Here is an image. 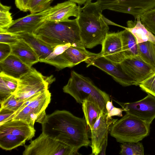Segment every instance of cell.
<instances>
[{
  "label": "cell",
  "instance_id": "obj_1",
  "mask_svg": "<svg viewBox=\"0 0 155 155\" xmlns=\"http://www.w3.org/2000/svg\"><path fill=\"white\" fill-rule=\"evenodd\" d=\"M41 124L42 133L75 151L91 143L84 118L76 116L68 111L57 110L47 115Z\"/></svg>",
  "mask_w": 155,
  "mask_h": 155
},
{
  "label": "cell",
  "instance_id": "obj_2",
  "mask_svg": "<svg viewBox=\"0 0 155 155\" xmlns=\"http://www.w3.org/2000/svg\"><path fill=\"white\" fill-rule=\"evenodd\" d=\"M97 2L88 0L80 8L77 18L82 44L86 48L102 45L109 30Z\"/></svg>",
  "mask_w": 155,
  "mask_h": 155
},
{
  "label": "cell",
  "instance_id": "obj_3",
  "mask_svg": "<svg viewBox=\"0 0 155 155\" xmlns=\"http://www.w3.org/2000/svg\"><path fill=\"white\" fill-rule=\"evenodd\" d=\"M32 34L53 48L68 43L84 46L77 18L60 22L46 21Z\"/></svg>",
  "mask_w": 155,
  "mask_h": 155
},
{
  "label": "cell",
  "instance_id": "obj_4",
  "mask_svg": "<svg viewBox=\"0 0 155 155\" xmlns=\"http://www.w3.org/2000/svg\"><path fill=\"white\" fill-rule=\"evenodd\" d=\"M63 90L73 97L77 103L82 104L86 100L92 101L102 112L107 114L106 105L107 101H110V97L97 87L89 78L72 71Z\"/></svg>",
  "mask_w": 155,
  "mask_h": 155
},
{
  "label": "cell",
  "instance_id": "obj_5",
  "mask_svg": "<svg viewBox=\"0 0 155 155\" xmlns=\"http://www.w3.org/2000/svg\"><path fill=\"white\" fill-rule=\"evenodd\" d=\"M150 126L137 117L126 113L112 125L109 133L117 142L137 143L149 135Z\"/></svg>",
  "mask_w": 155,
  "mask_h": 155
},
{
  "label": "cell",
  "instance_id": "obj_6",
  "mask_svg": "<svg viewBox=\"0 0 155 155\" xmlns=\"http://www.w3.org/2000/svg\"><path fill=\"white\" fill-rule=\"evenodd\" d=\"M55 80L53 76H44L32 68L28 72L18 79L17 88L13 94L18 101L24 102L36 94L48 90L49 86Z\"/></svg>",
  "mask_w": 155,
  "mask_h": 155
},
{
  "label": "cell",
  "instance_id": "obj_7",
  "mask_svg": "<svg viewBox=\"0 0 155 155\" xmlns=\"http://www.w3.org/2000/svg\"><path fill=\"white\" fill-rule=\"evenodd\" d=\"M24 145L23 155H76L80 154L67 144L42 133L36 139Z\"/></svg>",
  "mask_w": 155,
  "mask_h": 155
},
{
  "label": "cell",
  "instance_id": "obj_8",
  "mask_svg": "<svg viewBox=\"0 0 155 155\" xmlns=\"http://www.w3.org/2000/svg\"><path fill=\"white\" fill-rule=\"evenodd\" d=\"M101 10L129 14L135 18L155 8V0H97Z\"/></svg>",
  "mask_w": 155,
  "mask_h": 155
},
{
  "label": "cell",
  "instance_id": "obj_9",
  "mask_svg": "<svg viewBox=\"0 0 155 155\" xmlns=\"http://www.w3.org/2000/svg\"><path fill=\"white\" fill-rule=\"evenodd\" d=\"M123 71L139 85L155 73V68L144 61L139 56L125 58L120 63Z\"/></svg>",
  "mask_w": 155,
  "mask_h": 155
},
{
  "label": "cell",
  "instance_id": "obj_10",
  "mask_svg": "<svg viewBox=\"0 0 155 155\" xmlns=\"http://www.w3.org/2000/svg\"><path fill=\"white\" fill-rule=\"evenodd\" d=\"M52 9V6H51L41 12L30 14L14 20L9 26L2 29L8 32L13 34L32 33L47 21Z\"/></svg>",
  "mask_w": 155,
  "mask_h": 155
},
{
  "label": "cell",
  "instance_id": "obj_11",
  "mask_svg": "<svg viewBox=\"0 0 155 155\" xmlns=\"http://www.w3.org/2000/svg\"><path fill=\"white\" fill-rule=\"evenodd\" d=\"M125 110L150 125L155 118V97L151 94L143 98L133 102L124 103L114 100Z\"/></svg>",
  "mask_w": 155,
  "mask_h": 155
},
{
  "label": "cell",
  "instance_id": "obj_12",
  "mask_svg": "<svg viewBox=\"0 0 155 155\" xmlns=\"http://www.w3.org/2000/svg\"><path fill=\"white\" fill-rule=\"evenodd\" d=\"M87 66H95L110 75L117 82L123 86L134 85L133 81L123 71L120 64H115L99 55L85 61Z\"/></svg>",
  "mask_w": 155,
  "mask_h": 155
},
{
  "label": "cell",
  "instance_id": "obj_13",
  "mask_svg": "<svg viewBox=\"0 0 155 155\" xmlns=\"http://www.w3.org/2000/svg\"><path fill=\"white\" fill-rule=\"evenodd\" d=\"M107 114L102 112L94 124L91 132V155H98L102 144L108 134L112 125L118 120L112 117L107 118Z\"/></svg>",
  "mask_w": 155,
  "mask_h": 155
},
{
  "label": "cell",
  "instance_id": "obj_14",
  "mask_svg": "<svg viewBox=\"0 0 155 155\" xmlns=\"http://www.w3.org/2000/svg\"><path fill=\"white\" fill-rule=\"evenodd\" d=\"M101 45L100 56L117 64L125 59L122 50L121 31L108 33Z\"/></svg>",
  "mask_w": 155,
  "mask_h": 155
},
{
  "label": "cell",
  "instance_id": "obj_15",
  "mask_svg": "<svg viewBox=\"0 0 155 155\" xmlns=\"http://www.w3.org/2000/svg\"><path fill=\"white\" fill-rule=\"evenodd\" d=\"M86 50L84 46L72 45L61 54L64 68L72 67L90 58L99 55Z\"/></svg>",
  "mask_w": 155,
  "mask_h": 155
},
{
  "label": "cell",
  "instance_id": "obj_16",
  "mask_svg": "<svg viewBox=\"0 0 155 155\" xmlns=\"http://www.w3.org/2000/svg\"><path fill=\"white\" fill-rule=\"evenodd\" d=\"M80 5L69 0L57 4L52 6V10L48 17L47 21L60 22L67 21L72 16H78Z\"/></svg>",
  "mask_w": 155,
  "mask_h": 155
},
{
  "label": "cell",
  "instance_id": "obj_17",
  "mask_svg": "<svg viewBox=\"0 0 155 155\" xmlns=\"http://www.w3.org/2000/svg\"><path fill=\"white\" fill-rule=\"evenodd\" d=\"M32 68L11 54L0 61V72L18 79L28 72Z\"/></svg>",
  "mask_w": 155,
  "mask_h": 155
},
{
  "label": "cell",
  "instance_id": "obj_18",
  "mask_svg": "<svg viewBox=\"0 0 155 155\" xmlns=\"http://www.w3.org/2000/svg\"><path fill=\"white\" fill-rule=\"evenodd\" d=\"M35 130L25 121L21 120H11L0 125V134H11L25 137L27 140L34 136Z\"/></svg>",
  "mask_w": 155,
  "mask_h": 155
},
{
  "label": "cell",
  "instance_id": "obj_19",
  "mask_svg": "<svg viewBox=\"0 0 155 155\" xmlns=\"http://www.w3.org/2000/svg\"><path fill=\"white\" fill-rule=\"evenodd\" d=\"M10 45L11 54L17 56L28 66L31 67L33 64L39 62L38 58L33 48L22 39L20 38L17 42Z\"/></svg>",
  "mask_w": 155,
  "mask_h": 155
},
{
  "label": "cell",
  "instance_id": "obj_20",
  "mask_svg": "<svg viewBox=\"0 0 155 155\" xmlns=\"http://www.w3.org/2000/svg\"><path fill=\"white\" fill-rule=\"evenodd\" d=\"M18 34L20 38L25 41L33 48L41 62H43L54 50V48L37 38L32 33Z\"/></svg>",
  "mask_w": 155,
  "mask_h": 155
},
{
  "label": "cell",
  "instance_id": "obj_21",
  "mask_svg": "<svg viewBox=\"0 0 155 155\" xmlns=\"http://www.w3.org/2000/svg\"><path fill=\"white\" fill-rule=\"evenodd\" d=\"M134 21H128L127 27H121L130 32L135 38L137 43L150 41L155 43V36L141 23L140 16H136Z\"/></svg>",
  "mask_w": 155,
  "mask_h": 155
},
{
  "label": "cell",
  "instance_id": "obj_22",
  "mask_svg": "<svg viewBox=\"0 0 155 155\" xmlns=\"http://www.w3.org/2000/svg\"><path fill=\"white\" fill-rule=\"evenodd\" d=\"M51 97V93L48 90L27 99L22 105L30 107L35 114L41 116L46 113L45 110L50 102Z\"/></svg>",
  "mask_w": 155,
  "mask_h": 155
},
{
  "label": "cell",
  "instance_id": "obj_23",
  "mask_svg": "<svg viewBox=\"0 0 155 155\" xmlns=\"http://www.w3.org/2000/svg\"><path fill=\"white\" fill-rule=\"evenodd\" d=\"M121 32L122 50L125 58L139 56L138 44L134 36L126 29Z\"/></svg>",
  "mask_w": 155,
  "mask_h": 155
},
{
  "label": "cell",
  "instance_id": "obj_24",
  "mask_svg": "<svg viewBox=\"0 0 155 155\" xmlns=\"http://www.w3.org/2000/svg\"><path fill=\"white\" fill-rule=\"evenodd\" d=\"M46 114L38 116L35 114L32 109L27 105H22L15 112L13 120H21L25 121L31 126L34 127L35 122L42 124L45 118Z\"/></svg>",
  "mask_w": 155,
  "mask_h": 155
},
{
  "label": "cell",
  "instance_id": "obj_25",
  "mask_svg": "<svg viewBox=\"0 0 155 155\" xmlns=\"http://www.w3.org/2000/svg\"><path fill=\"white\" fill-rule=\"evenodd\" d=\"M82 104L84 119L90 130L93 128L102 111L99 107L92 101L86 100Z\"/></svg>",
  "mask_w": 155,
  "mask_h": 155
},
{
  "label": "cell",
  "instance_id": "obj_26",
  "mask_svg": "<svg viewBox=\"0 0 155 155\" xmlns=\"http://www.w3.org/2000/svg\"><path fill=\"white\" fill-rule=\"evenodd\" d=\"M27 139L24 137L11 134H0V147L6 150H10L25 144Z\"/></svg>",
  "mask_w": 155,
  "mask_h": 155
},
{
  "label": "cell",
  "instance_id": "obj_27",
  "mask_svg": "<svg viewBox=\"0 0 155 155\" xmlns=\"http://www.w3.org/2000/svg\"><path fill=\"white\" fill-rule=\"evenodd\" d=\"M139 56L155 68V43L147 41L138 44Z\"/></svg>",
  "mask_w": 155,
  "mask_h": 155
},
{
  "label": "cell",
  "instance_id": "obj_28",
  "mask_svg": "<svg viewBox=\"0 0 155 155\" xmlns=\"http://www.w3.org/2000/svg\"><path fill=\"white\" fill-rule=\"evenodd\" d=\"M119 154L121 155H143L144 149L142 143H124L120 145Z\"/></svg>",
  "mask_w": 155,
  "mask_h": 155
},
{
  "label": "cell",
  "instance_id": "obj_29",
  "mask_svg": "<svg viewBox=\"0 0 155 155\" xmlns=\"http://www.w3.org/2000/svg\"><path fill=\"white\" fill-rule=\"evenodd\" d=\"M54 0H29L27 8L31 14L39 12L51 7Z\"/></svg>",
  "mask_w": 155,
  "mask_h": 155
},
{
  "label": "cell",
  "instance_id": "obj_30",
  "mask_svg": "<svg viewBox=\"0 0 155 155\" xmlns=\"http://www.w3.org/2000/svg\"><path fill=\"white\" fill-rule=\"evenodd\" d=\"M140 18L141 23L155 36V8L144 13Z\"/></svg>",
  "mask_w": 155,
  "mask_h": 155
},
{
  "label": "cell",
  "instance_id": "obj_31",
  "mask_svg": "<svg viewBox=\"0 0 155 155\" xmlns=\"http://www.w3.org/2000/svg\"><path fill=\"white\" fill-rule=\"evenodd\" d=\"M24 102L17 100L14 94L0 100V108L16 112L23 104Z\"/></svg>",
  "mask_w": 155,
  "mask_h": 155
},
{
  "label": "cell",
  "instance_id": "obj_32",
  "mask_svg": "<svg viewBox=\"0 0 155 155\" xmlns=\"http://www.w3.org/2000/svg\"><path fill=\"white\" fill-rule=\"evenodd\" d=\"M11 6L0 3V28H5L10 25L14 21L10 12Z\"/></svg>",
  "mask_w": 155,
  "mask_h": 155
},
{
  "label": "cell",
  "instance_id": "obj_33",
  "mask_svg": "<svg viewBox=\"0 0 155 155\" xmlns=\"http://www.w3.org/2000/svg\"><path fill=\"white\" fill-rule=\"evenodd\" d=\"M72 45L71 44L68 43L56 46L54 48L52 52L45 59L43 62L52 65L56 58L63 53Z\"/></svg>",
  "mask_w": 155,
  "mask_h": 155
},
{
  "label": "cell",
  "instance_id": "obj_34",
  "mask_svg": "<svg viewBox=\"0 0 155 155\" xmlns=\"http://www.w3.org/2000/svg\"><path fill=\"white\" fill-rule=\"evenodd\" d=\"M141 89L155 97V73L139 85Z\"/></svg>",
  "mask_w": 155,
  "mask_h": 155
},
{
  "label": "cell",
  "instance_id": "obj_35",
  "mask_svg": "<svg viewBox=\"0 0 155 155\" xmlns=\"http://www.w3.org/2000/svg\"><path fill=\"white\" fill-rule=\"evenodd\" d=\"M19 39L18 34L8 32L0 28V43L11 45L17 42Z\"/></svg>",
  "mask_w": 155,
  "mask_h": 155
},
{
  "label": "cell",
  "instance_id": "obj_36",
  "mask_svg": "<svg viewBox=\"0 0 155 155\" xmlns=\"http://www.w3.org/2000/svg\"><path fill=\"white\" fill-rule=\"evenodd\" d=\"M106 107L107 110V118L112 117L114 116L122 117V112L123 111H125V110L122 108H119L114 107L113 105L112 100L107 101Z\"/></svg>",
  "mask_w": 155,
  "mask_h": 155
},
{
  "label": "cell",
  "instance_id": "obj_37",
  "mask_svg": "<svg viewBox=\"0 0 155 155\" xmlns=\"http://www.w3.org/2000/svg\"><path fill=\"white\" fill-rule=\"evenodd\" d=\"M0 77L3 79L12 93L13 94L17 88L18 79L6 75L2 72H0Z\"/></svg>",
  "mask_w": 155,
  "mask_h": 155
},
{
  "label": "cell",
  "instance_id": "obj_38",
  "mask_svg": "<svg viewBox=\"0 0 155 155\" xmlns=\"http://www.w3.org/2000/svg\"><path fill=\"white\" fill-rule=\"evenodd\" d=\"M15 112L8 110L0 109V125L12 120Z\"/></svg>",
  "mask_w": 155,
  "mask_h": 155
},
{
  "label": "cell",
  "instance_id": "obj_39",
  "mask_svg": "<svg viewBox=\"0 0 155 155\" xmlns=\"http://www.w3.org/2000/svg\"><path fill=\"white\" fill-rule=\"evenodd\" d=\"M11 48L10 45L0 43V61L8 56L11 54Z\"/></svg>",
  "mask_w": 155,
  "mask_h": 155
},
{
  "label": "cell",
  "instance_id": "obj_40",
  "mask_svg": "<svg viewBox=\"0 0 155 155\" xmlns=\"http://www.w3.org/2000/svg\"><path fill=\"white\" fill-rule=\"evenodd\" d=\"M12 94L4 80L0 77V100L7 97Z\"/></svg>",
  "mask_w": 155,
  "mask_h": 155
},
{
  "label": "cell",
  "instance_id": "obj_41",
  "mask_svg": "<svg viewBox=\"0 0 155 155\" xmlns=\"http://www.w3.org/2000/svg\"><path fill=\"white\" fill-rule=\"evenodd\" d=\"M29 0H15L16 7L20 11L24 12L28 11L27 5Z\"/></svg>",
  "mask_w": 155,
  "mask_h": 155
},
{
  "label": "cell",
  "instance_id": "obj_42",
  "mask_svg": "<svg viewBox=\"0 0 155 155\" xmlns=\"http://www.w3.org/2000/svg\"><path fill=\"white\" fill-rule=\"evenodd\" d=\"M108 135L106 136L104 140L101 147V151L99 155H105L106 154V149L107 145Z\"/></svg>",
  "mask_w": 155,
  "mask_h": 155
},
{
  "label": "cell",
  "instance_id": "obj_43",
  "mask_svg": "<svg viewBox=\"0 0 155 155\" xmlns=\"http://www.w3.org/2000/svg\"><path fill=\"white\" fill-rule=\"evenodd\" d=\"M69 1L74 2L79 5H82L84 4L88 0H69Z\"/></svg>",
  "mask_w": 155,
  "mask_h": 155
}]
</instances>
